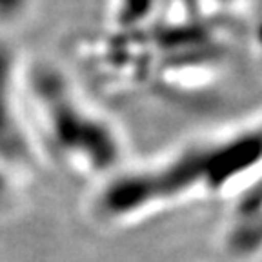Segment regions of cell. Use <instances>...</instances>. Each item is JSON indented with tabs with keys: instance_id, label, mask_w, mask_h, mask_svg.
<instances>
[{
	"instance_id": "cell-4",
	"label": "cell",
	"mask_w": 262,
	"mask_h": 262,
	"mask_svg": "<svg viewBox=\"0 0 262 262\" xmlns=\"http://www.w3.org/2000/svg\"><path fill=\"white\" fill-rule=\"evenodd\" d=\"M221 228V250L231 262L262 258V180L235 195Z\"/></svg>"
},
{
	"instance_id": "cell-3",
	"label": "cell",
	"mask_w": 262,
	"mask_h": 262,
	"mask_svg": "<svg viewBox=\"0 0 262 262\" xmlns=\"http://www.w3.org/2000/svg\"><path fill=\"white\" fill-rule=\"evenodd\" d=\"M22 68L0 48V219L20 209L44 162L22 97Z\"/></svg>"
},
{
	"instance_id": "cell-2",
	"label": "cell",
	"mask_w": 262,
	"mask_h": 262,
	"mask_svg": "<svg viewBox=\"0 0 262 262\" xmlns=\"http://www.w3.org/2000/svg\"><path fill=\"white\" fill-rule=\"evenodd\" d=\"M22 97L44 162L95 184L126 166L127 139L122 127L62 71L49 66L22 71Z\"/></svg>"
},
{
	"instance_id": "cell-1",
	"label": "cell",
	"mask_w": 262,
	"mask_h": 262,
	"mask_svg": "<svg viewBox=\"0 0 262 262\" xmlns=\"http://www.w3.org/2000/svg\"><path fill=\"white\" fill-rule=\"evenodd\" d=\"M262 180V113L199 137L139 166H124L97 184L90 215L124 228L199 202L231 201Z\"/></svg>"
}]
</instances>
